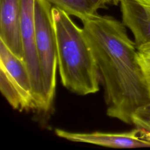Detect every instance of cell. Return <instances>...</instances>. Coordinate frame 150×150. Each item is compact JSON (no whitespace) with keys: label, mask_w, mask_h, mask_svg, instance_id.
<instances>
[{"label":"cell","mask_w":150,"mask_h":150,"mask_svg":"<svg viewBox=\"0 0 150 150\" xmlns=\"http://www.w3.org/2000/svg\"><path fill=\"white\" fill-rule=\"evenodd\" d=\"M104 89L107 114L128 124L150 99L137 59V47L122 22L98 14L82 21Z\"/></svg>","instance_id":"obj_1"},{"label":"cell","mask_w":150,"mask_h":150,"mask_svg":"<svg viewBox=\"0 0 150 150\" xmlns=\"http://www.w3.org/2000/svg\"><path fill=\"white\" fill-rule=\"evenodd\" d=\"M52 15L63 86L81 96L97 92L100 83L97 66L83 29L56 6L52 7Z\"/></svg>","instance_id":"obj_2"},{"label":"cell","mask_w":150,"mask_h":150,"mask_svg":"<svg viewBox=\"0 0 150 150\" xmlns=\"http://www.w3.org/2000/svg\"><path fill=\"white\" fill-rule=\"evenodd\" d=\"M52 9L51 4L47 0H35V38L42 80L43 112H47L52 107L58 66Z\"/></svg>","instance_id":"obj_3"},{"label":"cell","mask_w":150,"mask_h":150,"mask_svg":"<svg viewBox=\"0 0 150 150\" xmlns=\"http://www.w3.org/2000/svg\"><path fill=\"white\" fill-rule=\"evenodd\" d=\"M20 7L23 61L29 73L37 110L43 111L42 80L36 45L35 0H20Z\"/></svg>","instance_id":"obj_4"},{"label":"cell","mask_w":150,"mask_h":150,"mask_svg":"<svg viewBox=\"0 0 150 150\" xmlns=\"http://www.w3.org/2000/svg\"><path fill=\"white\" fill-rule=\"evenodd\" d=\"M56 134L63 139L115 148H135L150 147V142L144 139L139 128L120 133L94 132L90 133L71 132L56 129Z\"/></svg>","instance_id":"obj_5"},{"label":"cell","mask_w":150,"mask_h":150,"mask_svg":"<svg viewBox=\"0 0 150 150\" xmlns=\"http://www.w3.org/2000/svg\"><path fill=\"white\" fill-rule=\"evenodd\" d=\"M0 40L23 60L20 0H0Z\"/></svg>","instance_id":"obj_6"},{"label":"cell","mask_w":150,"mask_h":150,"mask_svg":"<svg viewBox=\"0 0 150 150\" xmlns=\"http://www.w3.org/2000/svg\"><path fill=\"white\" fill-rule=\"evenodd\" d=\"M0 67L5 69L19 89L29 110H37L31 79L24 61L13 54L1 40H0Z\"/></svg>","instance_id":"obj_7"},{"label":"cell","mask_w":150,"mask_h":150,"mask_svg":"<svg viewBox=\"0 0 150 150\" xmlns=\"http://www.w3.org/2000/svg\"><path fill=\"white\" fill-rule=\"evenodd\" d=\"M122 23L134 37L137 47L150 43V6L134 0H119Z\"/></svg>","instance_id":"obj_8"},{"label":"cell","mask_w":150,"mask_h":150,"mask_svg":"<svg viewBox=\"0 0 150 150\" xmlns=\"http://www.w3.org/2000/svg\"><path fill=\"white\" fill-rule=\"evenodd\" d=\"M51 4L62 9L69 15L81 21L97 14L100 8H104L107 0H47Z\"/></svg>","instance_id":"obj_9"},{"label":"cell","mask_w":150,"mask_h":150,"mask_svg":"<svg viewBox=\"0 0 150 150\" xmlns=\"http://www.w3.org/2000/svg\"><path fill=\"white\" fill-rule=\"evenodd\" d=\"M0 90L10 105L20 111L29 110L22 93L5 69L0 67Z\"/></svg>","instance_id":"obj_10"},{"label":"cell","mask_w":150,"mask_h":150,"mask_svg":"<svg viewBox=\"0 0 150 150\" xmlns=\"http://www.w3.org/2000/svg\"><path fill=\"white\" fill-rule=\"evenodd\" d=\"M132 122L139 129L142 137L150 142V104L138 109L132 116Z\"/></svg>","instance_id":"obj_11"},{"label":"cell","mask_w":150,"mask_h":150,"mask_svg":"<svg viewBox=\"0 0 150 150\" xmlns=\"http://www.w3.org/2000/svg\"><path fill=\"white\" fill-rule=\"evenodd\" d=\"M137 59L150 99V43L137 47Z\"/></svg>","instance_id":"obj_12"},{"label":"cell","mask_w":150,"mask_h":150,"mask_svg":"<svg viewBox=\"0 0 150 150\" xmlns=\"http://www.w3.org/2000/svg\"><path fill=\"white\" fill-rule=\"evenodd\" d=\"M134 1L142 5L150 6V0H134Z\"/></svg>","instance_id":"obj_13"},{"label":"cell","mask_w":150,"mask_h":150,"mask_svg":"<svg viewBox=\"0 0 150 150\" xmlns=\"http://www.w3.org/2000/svg\"><path fill=\"white\" fill-rule=\"evenodd\" d=\"M108 2H110V1H112V0H108ZM114 1H119V0H114Z\"/></svg>","instance_id":"obj_14"},{"label":"cell","mask_w":150,"mask_h":150,"mask_svg":"<svg viewBox=\"0 0 150 150\" xmlns=\"http://www.w3.org/2000/svg\"><path fill=\"white\" fill-rule=\"evenodd\" d=\"M107 1H108V0H107Z\"/></svg>","instance_id":"obj_15"}]
</instances>
